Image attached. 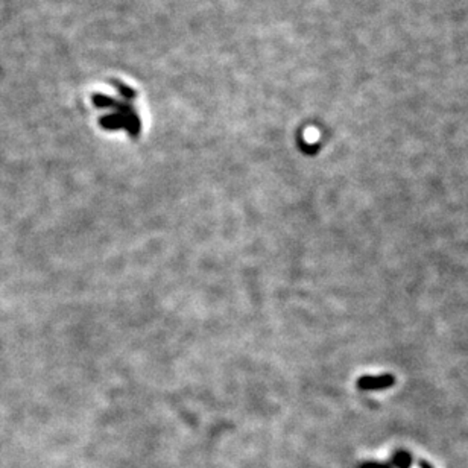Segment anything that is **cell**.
I'll return each mask as SVG.
<instances>
[{
  "instance_id": "6da1fadb",
  "label": "cell",
  "mask_w": 468,
  "mask_h": 468,
  "mask_svg": "<svg viewBox=\"0 0 468 468\" xmlns=\"http://www.w3.org/2000/svg\"><path fill=\"white\" fill-rule=\"evenodd\" d=\"M395 382L394 376L383 374V376H365L360 377L357 382V386L363 391H372V389H385L392 386Z\"/></svg>"
}]
</instances>
